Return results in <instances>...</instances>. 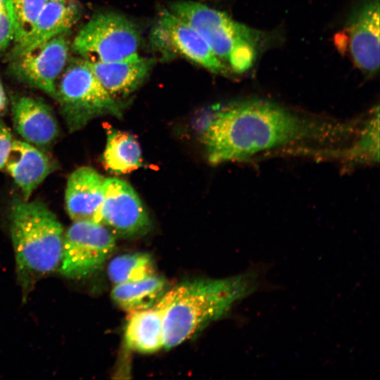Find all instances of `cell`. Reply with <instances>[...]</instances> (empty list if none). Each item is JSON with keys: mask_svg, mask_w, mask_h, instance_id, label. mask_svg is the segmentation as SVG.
Masks as SVG:
<instances>
[{"mask_svg": "<svg viewBox=\"0 0 380 380\" xmlns=\"http://www.w3.org/2000/svg\"><path fill=\"white\" fill-rule=\"evenodd\" d=\"M96 222L114 236L134 239L151 229L149 216L134 189L117 178H106L104 197Z\"/></svg>", "mask_w": 380, "mask_h": 380, "instance_id": "cell-8", "label": "cell"}, {"mask_svg": "<svg viewBox=\"0 0 380 380\" xmlns=\"http://www.w3.org/2000/svg\"><path fill=\"white\" fill-rule=\"evenodd\" d=\"M48 0H8L14 29L15 45L21 43L30 34Z\"/></svg>", "mask_w": 380, "mask_h": 380, "instance_id": "cell-21", "label": "cell"}, {"mask_svg": "<svg viewBox=\"0 0 380 380\" xmlns=\"http://www.w3.org/2000/svg\"><path fill=\"white\" fill-rule=\"evenodd\" d=\"M154 45L163 53H177L214 73L229 70L213 53L200 34L169 9L160 11L151 32Z\"/></svg>", "mask_w": 380, "mask_h": 380, "instance_id": "cell-9", "label": "cell"}, {"mask_svg": "<svg viewBox=\"0 0 380 380\" xmlns=\"http://www.w3.org/2000/svg\"><path fill=\"white\" fill-rule=\"evenodd\" d=\"M353 130L351 125L301 115L253 99L217 113L205 127L203 140L210 163L220 164L287 146L335 142Z\"/></svg>", "mask_w": 380, "mask_h": 380, "instance_id": "cell-1", "label": "cell"}, {"mask_svg": "<svg viewBox=\"0 0 380 380\" xmlns=\"http://www.w3.org/2000/svg\"><path fill=\"white\" fill-rule=\"evenodd\" d=\"M5 167L20 188L25 201L53 170L46 154L34 146L19 140H13Z\"/></svg>", "mask_w": 380, "mask_h": 380, "instance_id": "cell-16", "label": "cell"}, {"mask_svg": "<svg viewBox=\"0 0 380 380\" xmlns=\"http://www.w3.org/2000/svg\"><path fill=\"white\" fill-rule=\"evenodd\" d=\"M106 167L115 174H126L141 165V148L129 133L117 129L108 133L103 153Z\"/></svg>", "mask_w": 380, "mask_h": 380, "instance_id": "cell-19", "label": "cell"}, {"mask_svg": "<svg viewBox=\"0 0 380 380\" xmlns=\"http://www.w3.org/2000/svg\"><path fill=\"white\" fill-rule=\"evenodd\" d=\"M14 42V29L6 6L0 10V51H5Z\"/></svg>", "mask_w": 380, "mask_h": 380, "instance_id": "cell-22", "label": "cell"}, {"mask_svg": "<svg viewBox=\"0 0 380 380\" xmlns=\"http://www.w3.org/2000/svg\"><path fill=\"white\" fill-rule=\"evenodd\" d=\"M6 98L5 92H4L3 86L1 84V82L0 81V111H1L2 109L4 108L6 105Z\"/></svg>", "mask_w": 380, "mask_h": 380, "instance_id": "cell-24", "label": "cell"}, {"mask_svg": "<svg viewBox=\"0 0 380 380\" xmlns=\"http://www.w3.org/2000/svg\"><path fill=\"white\" fill-rule=\"evenodd\" d=\"M8 0H0V10L4 8L7 5Z\"/></svg>", "mask_w": 380, "mask_h": 380, "instance_id": "cell-25", "label": "cell"}, {"mask_svg": "<svg viewBox=\"0 0 380 380\" xmlns=\"http://www.w3.org/2000/svg\"><path fill=\"white\" fill-rule=\"evenodd\" d=\"M262 267L223 279L182 281L172 295L164 320V347L170 349L224 316L238 301L262 287Z\"/></svg>", "mask_w": 380, "mask_h": 380, "instance_id": "cell-2", "label": "cell"}, {"mask_svg": "<svg viewBox=\"0 0 380 380\" xmlns=\"http://www.w3.org/2000/svg\"><path fill=\"white\" fill-rule=\"evenodd\" d=\"M166 289L165 279L155 274L137 281L115 284L111 298L121 309L132 312L156 304Z\"/></svg>", "mask_w": 380, "mask_h": 380, "instance_id": "cell-18", "label": "cell"}, {"mask_svg": "<svg viewBox=\"0 0 380 380\" xmlns=\"http://www.w3.org/2000/svg\"><path fill=\"white\" fill-rule=\"evenodd\" d=\"M168 9L194 28L228 69L239 74L252 67L260 39L258 32L198 2L177 1Z\"/></svg>", "mask_w": 380, "mask_h": 380, "instance_id": "cell-4", "label": "cell"}, {"mask_svg": "<svg viewBox=\"0 0 380 380\" xmlns=\"http://www.w3.org/2000/svg\"><path fill=\"white\" fill-rule=\"evenodd\" d=\"M10 129L0 119V170L5 167L6 161L13 143Z\"/></svg>", "mask_w": 380, "mask_h": 380, "instance_id": "cell-23", "label": "cell"}, {"mask_svg": "<svg viewBox=\"0 0 380 380\" xmlns=\"http://www.w3.org/2000/svg\"><path fill=\"white\" fill-rule=\"evenodd\" d=\"M54 98L71 132L99 116L121 117L124 109L123 103L106 91L82 58L68 62L57 82Z\"/></svg>", "mask_w": 380, "mask_h": 380, "instance_id": "cell-5", "label": "cell"}, {"mask_svg": "<svg viewBox=\"0 0 380 380\" xmlns=\"http://www.w3.org/2000/svg\"><path fill=\"white\" fill-rule=\"evenodd\" d=\"M141 37L136 25L125 16L112 12L94 15L79 30L72 50L91 62H110L139 54Z\"/></svg>", "mask_w": 380, "mask_h": 380, "instance_id": "cell-6", "label": "cell"}, {"mask_svg": "<svg viewBox=\"0 0 380 380\" xmlns=\"http://www.w3.org/2000/svg\"><path fill=\"white\" fill-rule=\"evenodd\" d=\"M10 232L20 284L28 288L61 262L64 232L56 216L39 201H16Z\"/></svg>", "mask_w": 380, "mask_h": 380, "instance_id": "cell-3", "label": "cell"}, {"mask_svg": "<svg viewBox=\"0 0 380 380\" xmlns=\"http://www.w3.org/2000/svg\"><path fill=\"white\" fill-rule=\"evenodd\" d=\"M379 0H364L353 9L344 30L336 37L339 47L368 75H375L379 68Z\"/></svg>", "mask_w": 380, "mask_h": 380, "instance_id": "cell-10", "label": "cell"}, {"mask_svg": "<svg viewBox=\"0 0 380 380\" xmlns=\"http://www.w3.org/2000/svg\"><path fill=\"white\" fill-rule=\"evenodd\" d=\"M115 236L103 225L75 221L64 233L60 272L71 279L99 270L115 248Z\"/></svg>", "mask_w": 380, "mask_h": 380, "instance_id": "cell-7", "label": "cell"}, {"mask_svg": "<svg viewBox=\"0 0 380 380\" xmlns=\"http://www.w3.org/2000/svg\"><path fill=\"white\" fill-rule=\"evenodd\" d=\"M13 122L16 132L32 145L48 147L58 135L57 120L41 99L27 96L13 99Z\"/></svg>", "mask_w": 380, "mask_h": 380, "instance_id": "cell-12", "label": "cell"}, {"mask_svg": "<svg viewBox=\"0 0 380 380\" xmlns=\"http://www.w3.org/2000/svg\"><path fill=\"white\" fill-rule=\"evenodd\" d=\"M108 274L115 284L140 281L156 274L154 262L146 253L119 255L109 263Z\"/></svg>", "mask_w": 380, "mask_h": 380, "instance_id": "cell-20", "label": "cell"}, {"mask_svg": "<svg viewBox=\"0 0 380 380\" xmlns=\"http://www.w3.org/2000/svg\"><path fill=\"white\" fill-rule=\"evenodd\" d=\"M80 17L77 0H48L27 38L15 45L13 56L68 32Z\"/></svg>", "mask_w": 380, "mask_h": 380, "instance_id": "cell-17", "label": "cell"}, {"mask_svg": "<svg viewBox=\"0 0 380 380\" xmlns=\"http://www.w3.org/2000/svg\"><path fill=\"white\" fill-rule=\"evenodd\" d=\"M86 62L106 91L117 100L133 93L144 82L153 64L151 60L139 54L116 61Z\"/></svg>", "mask_w": 380, "mask_h": 380, "instance_id": "cell-15", "label": "cell"}, {"mask_svg": "<svg viewBox=\"0 0 380 380\" xmlns=\"http://www.w3.org/2000/svg\"><path fill=\"white\" fill-rule=\"evenodd\" d=\"M171 298V292L168 290L151 307L129 312L125 341L129 349L151 353L164 347L165 315Z\"/></svg>", "mask_w": 380, "mask_h": 380, "instance_id": "cell-14", "label": "cell"}, {"mask_svg": "<svg viewBox=\"0 0 380 380\" xmlns=\"http://www.w3.org/2000/svg\"><path fill=\"white\" fill-rule=\"evenodd\" d=\"M67 32L13 56L11 70L20 81L55 97L57 82L68 62Z\"/></svg>", "mask_w": 380, "mask_h": 380, "instance_id": "cell-11", "label": "cell"}, {"mask_svg": "<svg viewBox=\"0 0 380 380\" xmlns=\"http://www.w3.org/2000/svg\"><path fill=\"white\" fill-rule=\"evenodd\" d=\"M106 179L91 167H81L68 177L65 193V208L74 221L96 222L103 200Z\"/></svg>", "mask_w": 380, "mask_h": 380, "instance_id": "cell-13", "label": "cell"}]
</instances>
